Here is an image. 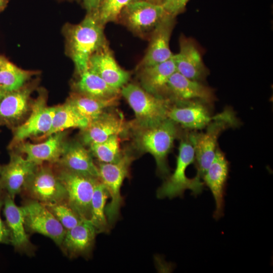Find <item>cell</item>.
<instances>
[{
    "label": "cell",
    "instance_id": "1f68e13d",
    "mask_svg": "<svg viewBox=\"0 0 273 273\" xmlns=\"http://www.w3.org/2000/svg\"><path fill=\"white\" fill-rule=\"evenodd\" d=\"M44 205L66 231L85 220L69 204L67 200Z\"/></svg>",
    "mask_w": 273,
    "mask_h": 273
},
{
    "label": "cell",
    "instance_id": "d6986e66",
    "mask_svg": "<svg viewBox=\"0 0 273 273\" xmlns=\"http://www.w3.org/2000/svg\"><path fill=\"white\" fill-rule=\"evenodd\" d=\"M97 234L90 222L83 220L66 231L59 248L70 259L79 257L89 258L92 254Z\"/></svg>",
    "mask_w": 273,
    "mask_h": 273
},
{
    "label": "cell",
    "instance_id": "74e56055",
    "mask_svg": "<svg viewBox=\"0 0 273 273\" xmlns=\"http://www.w3.org/2000/svg\"><path fill=\"white\" fill-rule=\"evenodd\" d=\"M6 93V92L0 88V101L2 99V98L4 97Z\"/></svg>",
    "mask_w": 273,
    "mask_h": 273
},
{
    "label": "cell",
    "instance_id": "277c9868",
    "mask_svg": "<svg viewBox=\"0 0 273 273\" xmlns=\"http://www.w3.org/2000/svg\"><path fill=\"white\" fill-rule=\"evenodd\" d=\"M239 124L234 112L227 108L219 113L218 117L204 128V131L189 132L194 148L196 175L202 179L214 158L220 134L226 129L235 127Z\"/></svg>",
    "mask_w": 273,
    "mask_h": 273
},
{
    "label": "cell",
    "instance_id": "ba28073f",
    "mask_svg": "<svg viewBox=\"0 0 273 273\" xmlns=\"http://www.w3.org/2000/svg\"><path fill=\"white\" fill-rule=\"evenodd\" d=\"M56 172L65 188L69 204L83 219L89 220L92 199L100 179L60 167Z\"/></svg>",
    "mask_w": 273,
    "mask_h": 273
},
{
    "label": "cell",
    "instance_id": "f1b7e54d",
    "mask_svg": "<svg viewBox=\"0 0 273 273\" xmlns=\"http://www.w3.org/2000/svg\"><path fill=\"white\" fill-rule=\"evenodd\" d=\"M108 198V192L100 180L96 186L92 197L89 220L98 234L107 233L111 228L105 213L106 202Z\"/></svg>",
    "mask_w": 273,
    "mask_h": 273
},
{
    "label": "cell",
    "instance_id": "e575fe53",
    "mask_svg": "<svg viewBox=\"0 0 273 273\" xmlns=\"http://www.w3.org/2000/svg\"><path fill=\"white\" fill-rule=\"evenodd\" d=\"M6 193L0 190V244H10V235L8 228L5 222L2 219L1 212L4 203Z\"/></svg>",
    "mask_w": 273,
    "mask_h": 273
},
{
    "label": "cell",
    "instance_id": "d4e9b609",
    "mask_svg": "<svg viewBox=\"0 0 273 273\" xmlns=\"http://www.w3.org/2000/svg\"><path fill=\"white\" fill-rule=\"evenodd\" d=\"M32 92L30 87L6 92L0 101V125L12 126L25 115Z\"/></svg>",
    "mask_w": 273,
    "mask_h": 273
},
{
    "label": "cell",
    "instance_id": "4316f807",
    "mask_svg": "<svg viewBox=\"0 0 273 273\" xmlns=\"http://www.w3.org/2000/svg\"><path fill=\"white\" fill-rule=\"evenodd\" d=\"M88 120L82 116L68 101L56 106L52 126L44 138L71 128H85Z\"/></svg>",
    "mask_w": 273,
    "mask_h": 273
},
{
    "label": "cell",
    "instance_id": "603a6c76",
    "mask_svg": "<svg viewBox=\"0 0 273 273\" xmlns=\"http://www.w3.org/2000/svg\"><path fill=\"white\" fill-rule=\"evenodd\" d=\"M58 165L67 170L99 179L97 165L89 150L82 143H66Z\"/></svg>",
    "mask_w": 273,
    "mask_h": 273
},
{
    "label": "cell",
    "instance_id": "30bf717a",
    "mask_svg": "<svg viewBox=\"0 0 273 273\" xmlns=\"http://www.w3.org/2000/svg\"><path fill=\"white\" fill-rule=\"evenodd\" d=\"M27 233L39 234L60 247L66 230L42 203L26 199L21 206Z\"/></svg>",
    "mask_w": 273,
    "mask_h": 273
},
{
    "label": "cell",
    "instance_id": "7c38bea8",
    "mask_svg": "<svg viewBox=\"0 0 273 273\" xmlns=\"http://www.w3.org/2000/svg\"><path fill=\"white\" fill-rule=\"evenodd\" d=\"M55 111L56 106H48L45 96L40 95L32 106L29 117L15 129L9 148H12L32 136L44 138L51 129Z\"/></svg>",
    "mask_w": 273,
    "mask_h": 273
},
{
    "label": "cell",
    "instance_id": "e0dca14e",
    "mask_svg": "<svg viewBox=\"0 0 273 273\" xmlns=\"http://www.w3.org/2000/svg\"><path fill=\"white\" fill-rule=\"evenodd\" d=\"M166 98L172 102L200 100L212 105L215 101L214 90L202 82L188 78L175 71L167 84Z\"/></svg>",
    "mask_w": 273,
    "mask_h": 273
},
{
    "label": "cell",
    "instance_id": "ffe728a7",
    "mask_svg": "<svg viewBox=\"0 0 273 273\" xmlns=\"http://www.w3.org/2000/svg\"><path fill=\"white\" fill-rule=\"evenodd\" d=\"M88 69L96 73L111 86L119 89L128 83L131 76L129 71L118 65L108 46L91 56Z\"/></svg>",
    "mask_w": 273,
    "mask_h": 273
},
{
    "label": "cell",
    "instance_id": "7402d4cb",
    "mask_svg": "<svg viewBox=\"0 0 273 273\" xmlns=\"http://www.w3.org/2000/svg\"><path fill=\"white\" fill-rule=\"evenodd\" d=\"M66 143L62 131L52 134L40 143L22 142L19 144L18 151L26 155V158L41 165L44 162L57 163L63 154Z\"/></svg>",
    "mask_w": 273,
    "mask_h": 273
},
{
    "label": "cell",
    "instance_id": "d6a6232c",
    "mask_svg": "<svg viewBox=\"0 0 273 273\" xmlns=\"http://www.w3.org/2000/svg\"><path fill=\"white\" fill-rule=\"evenodd\" d=\"M139 1L142 0H104L97 11L100 22L104 26L110 22H118L124 9Z\"/></svg>",
    "mask_w": 273,
    "mask_h": 273
},
{
    "label": "cell",
    "instance_id": "60d3db41",
    "mask_svg": "<svg viewBox=\"0 0 273 273\" xmlns=\"http://www.w3.org/2000/svg\"><path fill=\"white\" fill-rule=\"evenodd\" d=\"M0 1L3 2V3H4L5 4H7V5L9 1V0H0Z\"/></svg>",
    "mask_w": 273,
    "mask_h": 273
},
{
    "label": "cell",
    "instance_id": "3957f363",
    "mask_svg": "<svg viewBox=\"0 0 273 273\" xmlns=\"http://www.w3.org/2000/svg\"><path fill=\"white\" fill-rule=\"evenodd\" d=\"M181 139L176 158V166L173 172L169 174L157 191L159 199L181 197L186 190H190L195 196L200 194L205 186L201 178L196 175L189 178L186 174L188 167L194 163L195 151L189 133Z\"/></svg>",
    "mask_w": 273,
    "mask_h": 273
},
{
    "label": "cell",
    "instance_id": "44dd1931",
    "mask_svg": "<svg viewBox=\"0 0 273 273\" xmlns=\"http://www.w3.org/2000/svg\"><path fill=\"white\" fill-rule=\"evenodd\" d=\"M173 59L176 71L188 78L202 82L209 73L199 51L190 38H180L179 51L173 54Z\"/></svg>",
    "mask_w": 273,
    "mask_h": 273
},
{
    "label": "cell",
    "instance_id": "4fadbf2b",
    "mask_svg": "<svg viewBox=\"0 0 273 273\" xmlns=\"http://www.w3.org/2000/svg\"><path fill=\"white\" fill-rule=\"evenodd\" d=\"M38 165L11 152L9 162L0 166V190L12 199L21 193L23 188Z\"/></svg>",
    "mask_w": 273,
    "mask_h": 273
},
{
    "label": "cell",
    "instance_id": "5bb4252c",
    "mask_svg": "<svg viewBox=\"0 0 273 273\" xmlns=\"http://www.w3.org/2000/svg\"><path fill=\"white\" fill-rule=\"evenodd\" d=\"M175 17L167 13L155 26L149 36L148 49L138 68L158 64L172 57L169 43Z\"/></svg>",
    "mask_w": 273,
    "mask_h": 273
},
{
    "label": "cell",
    "instance_id": "ab89813d",
    "mask_svg": "<svg viewBox=\"0 0 273 273\" xmlns=\"http://www.w3.org/2000/svg\"><path fill=\"white\" fill-rule=\"evenodd\" d=\"M7 6V4H5L3 2L0 1V6L5 8Z\"/></svg>",
    "mask_w": 273,
    "mask_h": 273
},
{
    "label": "cell",
    "instance_id": "8fae6325",
    "mask_svg": "<svg viewBox=\"0 0 273 273\" xmlns=\"http://www.w3.org/2000/svg\"><path fill=\"white\" fill-rule=\"evenodd\" d=\"M211 106L200 100L171 102L167 118L189 130H202L219 116L212 114Z\"/></svg>",
    "mask_w": 273,
    "mask_h": 273
},
{
    "label": "cell",
    "instance_id": "b9f144b4",
    "mask_svg": "<svg viewBox=\"0 0 273 273\" xmlns=\"http://www.w3.org/2000/svg\"><path fill=\"white\" fill-rule=\"evenodd\" d=\"M4 9H5V8L0 6V12H1V11H2Z\"/></svg>",
    "mask_w": 273,
    "mask_h": 273
},
{
    "label": "cell",
    "instance_id": "7a4b0ae2",
    "mask_svg": "<svg viewBox=\"0 0 273 273\" xmlns=\"http://www.w3.org/2000/svg\"><path fill=\"white\" fill-rule=\"evenodd\" d=\"M179 126L169 118L147 127L136 126L130 123L135 147L140 152L150 153L154 158L158 174L165 178L170 173L168 155L175 140L181 136Z\"/></svg>",
    "mask_w": 273,
    "mask_h": 273
},
{
    "label": "cell",
    "instance_id": "9a60e30c",
    "mask_svg": "<svg viewBox=\"0 0 273 273\" xmlns=\"http://www.w3.org/2000/svg\"><path fill=\"white\" fill-rule=\"evenodd\" d=\"M229 170L230 163L225 154L218 147L212 163L202 177L204 185L210 189L215 201V209L213 216L216 220L223 216Z\"/></svg>",
    "mask_w": 273,
    "mask_h": 273
},
{
    "label": "cell",
    "instance_id": "52a82bcc",
    "mask_svg": "<svg viewBox=\"0 0 273 273\" xmlns=\"http://www.w3.org/2000/svg\"><path fill=\"white\" fill-rule=\"evenodd\" d=\"M22 192L28 199L43 204L67 200L65 188L57 172L51 167L42 164L38 165L25 184Z\"/></svg>",
    "mask_w": 273,
    "mask_h": 273
},
{
    "label": "cell",
    "instance_id": "f35d334b",
    "mask_svg": "<svg viewBox=\"0 0 273 273\" xmlns=\"http://www.w3.org/2000/svg\"><path fill=\"white\" fill-rule=\"evenodd\" d=\"M5 57L3 56L2 55H0V70L1 68V66L2 65V63L5 59Z\"/></svg>",
    "mask_w": 273,
    "mask_h": 273
},
{
    "label": "cell",
    "instance_id": "4dcf8cb0",
    "mask_svg": "<svg viewBox=\"0 0 273 273\" xmlns=\"http://www.w3.org/2000/svg\"><path fill=\"white\" fill-rule=\"evenodd\" d=\"M89 151L93 157L99 162L114 163L118 161L124 151L120 148L119 135H115L106 141L89 146Z\"/></svg>",
    "mask_w": 273,
    "mask_h": 273
},
{
    "label": "cell",
    "instance_id": "484cf974",
    "mask_svg": "<svg viewBox=\"0 0 273 273\" xmlns=\"http://www.w3.org/2000/svg\"><path fill=\"white\" fill-rule=\"evenodd\" d=\"M73 87L75 93L102 100H119L121 96V89L111 86L89 69L79 75Z\"/></svg>",
    "mask_w": 273,
    "mask_h": 273
},
{
    "label": "cell",
    "instance_id": "8992f818",
    "mask_svg": "<svg viewBox=\"0 0 273 273\" xmlns=\"http://www.w3.org/2000/svg\"><path fill=\"white\" fill-rule=\"evenodd\" d=\"M135 157L131 153L124 151L120 159L114 163L98 162L99 179L106 187L110 201L106 205V215L110 226L118 220L120 210L123 203L121 188L124 180L129 177L130 168Z\"/></svg>",
    "mask_w": 273,
    "mask_h": 273
},
{
    "label": "cell",
    "instance_id": "ac0fdd59",
    "mask_svg": "<svg viewBox=\"0 0 273 273\" xmlns=\"http://www.w3.org/2000/svg\"><path fill=\"white\" fill-rule=\"evenodd\" d=\"M3 207L5 222L10 232V244L20 254L34 255L35 247L26 231L22 207L17 206L14 199L6 194Z\"/></svg>",
    "mask_w": 273,
    "mask_h": 273
},
{
    "label": "cell",
    "instance_id": "6da1fadb",
    "mask_svg": "<svg viewBox=\"0 0 273 273\" xmlns=\"http://www.w3.org/2000/svg\"><path fill=\"white\" fill-rule=\"evenodd\" d=\"M64 34L67 54L73 62L78 75L88 69L91 56L108 46L104 26L99 20L97 11L87 13L78 24L66 25Z\"/></svg>",
    "mask_w": 273,
    "mask_h": 273
},
{
    "label": "cell",
    "instance_id": "9c48e42d",
    "mask_svg": "<svg viewBox=\"0 0 273 273\" xmlns=\"http://www.w3.org/2000/svg\"><path fill=\"white\" fill-rule=\"evenodd\" d=\"M167 13L161 5L142 0L125 7L118 22L136 36L146 38Z\"/></svg>",
    "mask_w": 273,
    "mask_h": 273
},
{
    "label": "cell",
    "instance_id": "5b68a950",
    "mask_svg": "<svg viewBox=\"0 0 273 273\" xmlns=\"http://www.w3.org/2000/svg\"><path fill=\"white\" fill-rule=\"evenodd\" d=\"M121 94L134 112L135 119L131 123L132 125L150 126L168 118L171 103L169 99L152 94L133 83L123 86Z\"/></svg>",
    "mask_w": 273,
    "mask_h": 273
},
{
    "label": "cell",
    "instance_id": "d590c367",
    "mask_svg": "<svg viewBox=\"0 0 273 273\" xmlns=\"http://www.w3.org/2000/svg\"><path fill=\"white\" fill-rule=\"evenodd\" d=\"M104 0H82L84 8L87 13L95 12L98 11Z\"/></svg>",
    "mask_w": 273,
    "mask_h": 273
},
{
    "label": "cell",
    "instance_id": "836d02e7",
    "mask_svg": "<svg viewBox=\"0 0 273 273\" xmlns=\"http://www.w3.org/2000/svg\"><path fill=\"white\" fill-rule=\"evenodd\" d=\"M189 0H165L162 6L169 14L176 17L185 9Z\"/></svg>",
    "mask_w": 273,
    "mask_h": 273
},
{
    "label": "cell",
    "instance_id": "f546056e",
    "mask_svg": "<svg viewBox=\"0 0 273 273\" xmlns=\"http://www.w3.org/2000/svg\"><path fill=\"white\" fill-rule=\"evenodd\" d=\"M34 73L17 67L5 58L0 70V88L6 92L19 89Z\"/></svg>",
    "mask_w": 273,
    "mask_h": 273
},
{
    "label": "cell",
    "instance_id": "cb8c5ba5",
    "mask_svg": "<svg viewBox=\"0 0 273 273\" xmlns=\"http://www.w3.org/2000/svg\"><path fill=\"white\" fill-rule=\"evenodd\" d=\"M139 69L140 86L152 94L167 98L168 81L176 71L173 56L164 62Z\"/></svg>",
    "mask_w": 273,
    "mask_h": 273
},
{
    "label": "cell",
    "instance_id": "83f0119b",
    "mask_svg": "<svg viewBox=\"0 0 273 273\" xmlns=\"http://www.w3.org/2000/svg\"><path fill=\"white\" fill-rule=\"evenodd\" d=\"M89 122L108 109L115 106L118 100H106L74 93L67 101Z\"/></svg>",
    "mask_w": 273,
    "mask_h": 273
},
{
    "label": "cell",
    "instance_id": "7bdbcfd3",
    "mask_svg": "<svg viewBox=\"0 0 273 273\" xmlns=\"http://www.w3.org/2000/svg\"><path fill=\"white\" fill-rule=\"evenodd\" d=\"M0 166H1V165H0Z\"/></svg>",
    "mask_w": 273,
    "mask_h": 273
},
{
    "label": "cell",
    "instance_id": "2e32d148",
    "mask_svg": "<svg viewBox=\"0 0 273 273\" xmlns=\"http://www.w3.org/2000/svg\"><path fill=\"white\" fill-rule=\"evenodd\" d=\"M109 109L81 129V140L83 145L89 146L104 142L112 136L120 135L130 128V123H126L121 113Z\"/></svg>",
    "mask_w": 273,
    "mask_h": 273
},
{
    "label": "cell",
    "instance_id": "8d00e7d4",
    "mask_svg": "<svg viewBox=\"0 0 273 273\" xmlns=\"http://www.w3.org/2000/svg\"><path fill=\"white\" fill-rule=\"evenodd\" d=\"M146 1L150 3H153V4L162 5L165 0H146Z\"/></svg>",
    "mask_w": 273,
    "mask_h": 273
}]
</instances>
